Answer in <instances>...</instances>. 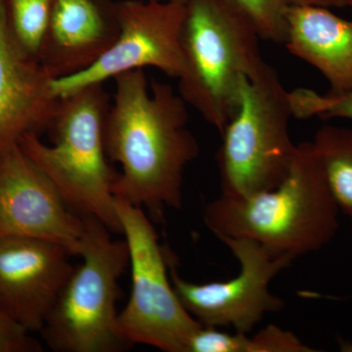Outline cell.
<instances>
[{
	"label": "cell",
	"mask_w": 352,
	"mask_h": 352,
	"mask_svg": "<svg viewBox=\"0 0 352 352\" xmlns=\"http://www.w3.org/2000/svg\"><path fill=\"white\" fill-rule=\"evenodd\" d=\"M344 6H349L352 8V0H342Z\"/></svg>",
	"instance_id": "603a6c76"
},
{
	"label": "cell",
	"mask_w": 352,
	"mask_h": 352,
	"mask_svg": "<svg viewBox=\"0 0 352 352\" xmlns=\"http://www.w3.org/2000/svg\"><path fill=\"white\" fill-rule=\"evenodd\" d=\"M110 98L101 85H89L61 98L53 120L54 141L47 145L38 134L28 133L19 145L54 183L69 208L94 217L111 232L122 235L113 182L105 147Z\"/></svg>",
	"instance_id": "277c9868"
},
{
	"label": "cell",
	"mask_w": 352,
	"mask_h": 352,
	"mask_svg": "<svg viewBox=\"0 0 352 352\" xmlns=\"http://www.w3.org/2000/svg\"><path fill=\"white\" fill-rule=\"evenodd\" d=\"M53 80L14 43L0 0V156L25 134L51 126L61 101L53 92Z\"/></svg>",
	"instance_id": "7c38bea8"
},
{
	"label": "cell",
	"mask_w": 352,
	"mask_h": 352,
	"mask_svg": "<svg viewBox=\"0 0 352 352\" xmlns=\"http://www.w3.org/2000/svg\"><path fill=\"white\" fill-rule=\"evenodd\" d=\"M154 1L173 2V3L186 4L188 0H154Z\"/></svg>",
	"instance_id": "7402d4cb"
},
{
	"label": "cell",
	"mask_w": 352,
	"mask_h": 352,
	"mask_svg": "<svg viewBox=\"0 0 352 352\" xmlns=\"http://www.w3.org/2000/svg\"><path fill=\"white\" fill-rule=\"evenodd\" d=\"M289 6H318L324 8H342L344 7L342 0H287Z\"/></svg>",
	"instance_id": "44dd1931"
},
{
	"label": "cell",
	"mask_w": 352,
	"mask_h": 352,
	"mask_svg": "<svg viewBox=\"0 0 352 352\" xmlns=\"http://www.w3.org/2000/svg\"><path fill=\"white\" fill-rule=\"evenodd\" d=\"M219 241L239 263L237 276L223 282L192 283L170 266L171 283L180 302L201 325L251 333L266 314L283 310L284 300L274 295L270 286L279 273L291 266L294 258L245 238Z\"/></svg>",
	"instance_id": "ba28073f"
},
{
	"label": "cell",
	"mask_w": 352,
	"mask_h": 352,
	"mask_svg": "<svg viewBox=\"0 0 352 352\" xmlns=\"http://www.w3.org/2000/svg\"><path fill=\"white\" fill-rule=\"evenodd\" d=\"M258 29L235 0H188L178 94L221 134L240 105L245 80L265 66Z\"/></svg>",
	"instance_id": "3957f363"
},
{
	"label": "cell",
	"mask_w": 352,
	"mask_h": 352,
	"mask_svg": "<svg viewBox=\"0 0 352 352\" xmlns=\"http://www.w3.org/2000/svg\"><path fill=\"white\" fill-rule=\"evenodd\" d=\"M80 258L43 329L56 352H120L129 349L118 326L119 281L129 266L126 240L113 239L102 222L83 217Z\"/></svg>",
	"instance_id": "5b68a950"
},
{
	"label": "cell",
	"mask_w": 352,
	"mask_h": 352,
	"mask_svg": "<svg viewBox=\"0 0 352 352\" xmlns=\"http://www.w3.org/2000/svg\"><path fill=\"white\" fill-rule=\"evenodd\" d=\"M289 91L272 67L245 80L237 112L217 152L222 195L245 197L275 188L288 175L296 147Z\"/></svg>",
	"instance_id": "8992f818"
},
{
	"label": "cell",
	"mask_w": 352,
	"mask_h": 352,
	"mask_svg": "<svg viewBox=\"0 0 352 352\" xmlns=\"http://www.w3.org/2000/svg\"><path fill=\"white\" fill-rule=\"evenodd\" d=\"M254 21L259 36L271 43L284 44L287 38V0H235Z\"/></svg>",
	"instance_id": "d6986e66"
},
{
	"label": "cell",
	"mask_w": 352,
	"mask_h": 352,
	"mask_svg": "<svg viewBox=\"0 0 352 352\" xmlns=\"http://www.w3.org/2000/svg\"><path fill=\"white\" fill-rule=\"evenodd\" d=\"M339 212L314 144L303 142L278 186L245 197L221 194L206 206L203 219L219 240L245 238L295 259L335 237Z\"/></svg>",
	"instance_id": "7a4b0ae2"
},
{
	"label": "cell",
	"mask_w": 352,
	"mask_h": 352,
	"mask_svg": "<svg viewBox=\"0 0 352 352\" xmlns=\"http://www.w3.org/2000/svg\"><path fill=\"white\" fill-rule=\"evenodd\" d=\"M289 101L295 119L318 117L352 120V92L320 94L309 88H296L289 91Z\"/></svg>",
	"instance_id": "ac0fdd59"
},
{
	"label": "cell",
	"mask_w": 352,
	"mask_h": 352,
	"mask_svg": "<svg viewBox=\"0 0 352 352\" xmlns=\"http://www.w3.org/2000/svg\"><path fill=\"white\" fill-rule=\"evenodd\" d=\"M284 45L318 69L331 92H352V21L318 6H289Z\"/></svg>",
	"instance_id": "5bb4252c"
},
{
	"label": "cell",
	"mask_w": 352,
	"mask_h": 352,
	"mask_svg": "<svg viewBox=\"0 0 352 352\" xmlns=\"http://www.w3.org/2000/svg\"><path fill=\"white\" fill-rule=\"evenodd\" d=\"M61 245L0 238V308L28 332L41 333L75 266Z\"/></svg>",
	"instance_id": "8fae6325"
},
{
	"label": "cell",
	"mask_w": 352,
	"mask_h": 352,
	"mask_svg": "<svg viewBox=\"0 0 352 352\" xmlns=\"http://www.w3.org/2000/svg\"><path fill=\"white\" fill-rule=\"evenodd\" d=\"M83 217L19 144L0 156V238L47 241L80 256Z\"/></svg>",
	"instance_id": "30bf717a"
},
{
	"label": "cell",
	"mask_w": 352,
	"mask_h": 352,
	"mask_svg": "<svg viewBox=\"0 0 352 352\" xmlns=\"http://www.w3.org/2000/svg\"><path fill=\"white\" fill-rule=\"evenodd\" d=\"M340 212L352 220V129L321 126L312 141Z\"/></svg>",
	"instance_id": "2e32d148"
},
{
	"label": "cell",
	"mask_w": 352,
	"mask_h": 352,
	"mask_svg": "<svg viewBox=\"0 0 352 352\" xmlns=\"http://www.w3.org/2000/svg\"><path fill=\"white\" fill-rule=\"evenodd\" d=\"M226 333L201 326L190 342L188 352H314L293 332L268 325L254 335Z\"/></svg>",
	"instance_id": "9a60e30c"
},
{
	"label": "cell",
	"mask_w": 352,
	"mask_h": 352,
	"mask_svg": "<svg viewBox=\"0 0 352 352\" xmlns=\"http://www.w3.org/2000/svg\"><path fill=\"white\" fill-rule=\"evenodd\" d=\"M14 43L25 57L39 62L53 0H4Z\"/></svg>",
	"instance_id": "e0dca14e"
},
{
	"label": "cell",
	"mask_w": 352,
	"mask_h": 352,
	"mask_svg": "<svg viewBox=\"0 0 352 352\" xmlns=\"http://www.w3.org/2000/svg\"><path fill=\"white\" fill-rule=\"evenodd\" d=\"M119 32L117 2L53 0L39 63L54 80L75 75L94 65Z\"/></svg>",
	"instance_id": "4fadbf2b"
},
{
	"label": "cell",
	"mask_w": 352,
	"mask_h": 352,
	"mask_svg": "<svg viewBox=\"0 0 352 352\" xmlns=\"http://www.w3.org/2000/svg\"><path fill=\"white\" fill-rule=\"evenodd\" d=\"M113 80L105 124L108 159L120 166L113 194L156 221L166 208H182L185 170L200 152L187 103L168 83L149 82L143 69Z\"/></svg>",
	"instance_id": "6da1fadb"
},
{
	"label": "cell",
	"mask_w": 352,
	"mask_h": 352,
	"mask_svg": "<svg viewBox=\"0 0 352 352\" xmlns=\"http://www.w3.org/2000/svg\"><path fill=\"white\" fill-rule=\"evenodd\" d=\"M117 9L120 21L117 39L89 68L53 80V92L59 98L146 67L176 78L182 74L184 4L122 0L117 2Z\"/></svg>",
	"instance_id": "9c48e42d"
},
{
	"label": "cell",
	"mask_w": 352,
	"mask_h": 352,
	"mask_svg": "<svg viewBox=\"0 0 352 352\" xmlns=\"http://www.w3.org/2000/svg\"><path fill=\"white\" fill-rule=\"evenodd\" d=\"M129 252L131 291L118 326L129 346L145 344L166 352H188L200 323L187 311L171 283L170 261L151 217L142 208L117 199Z\"/></svg>",
	"instance_id": "52a82bcc"
},
{
	"label": "cell",
	"mask_w": 352,
	"mask_h": 352,
	"mask_svg": "<svg viewBox=\"0 0 352 352\" xmlns=\"http://www.w3.org/2000/svg\"><path fill=\"white\" fill-rule=\"evenodd\" d=\"M43 344L0 308V352H41Z\"/></svg>",
	"instance_id": "ffe728a7"
}]
</instances>
